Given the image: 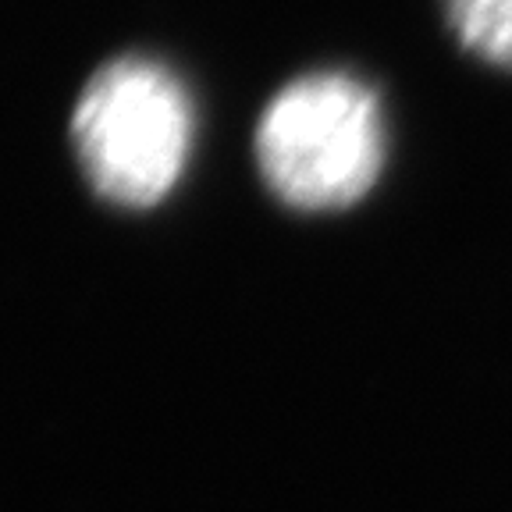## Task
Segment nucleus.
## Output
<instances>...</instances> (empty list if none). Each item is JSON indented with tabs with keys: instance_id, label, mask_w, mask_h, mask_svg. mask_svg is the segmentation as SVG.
Instances as JSON below:
<instances>
[{
	"instance_id": "7ed1b4c3",
	"label": "nucleus",
	"mask_w": 512,
	"mask_h": 512,
	"mask_svg": "<svg viewBox=\"0 0 512 512\" xmlns=\"http://www.w3.org/2000/svg\"><path fill=\"white\" fill-rule=\"evenodd\" d=\"M448 25L470 54L512 68V0H441Z\"/></svg>"
},
{
	"instance_id": "f03ea898",
	"label": "nucleus",
	"mask_w": 512,
	"mask_h": 512,
	"mask_svg": "<svg viewBox=\"0 0 512 512\" xmlns=\"http://www.w3.org/2000/svg\"><path fill=\"white\" fill-rule=\"evenodd\" d=\"M196 111L185 82L153 57H118L82 89L72 114L79 164L104 200L153 207L185 175Z\"/></svg>"
},
{
	"instance_id": "f257e3e1",
	"label": "nucleus",
	"mask_w": 512,
	"mask_h": 512,
	"mask_svg": "<svg viewBox=\"0 0 512 512\" xmlns=\"http://www.w3.org/2000/svg\"><path fill=\"white\" fill-rule=\"evenodd\" d=\"M256 164L267 189L296 210L363 200L384 168L381 100L349 72L288 82L260 114Z\"/></svg>"
}]
</instances>
